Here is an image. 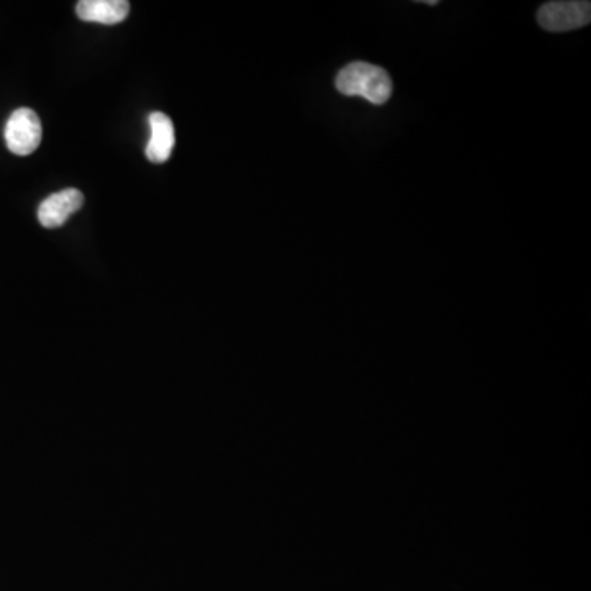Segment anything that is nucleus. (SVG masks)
<instances>
[{"label": "nucleus", "instance_id": "nucleus-1", "mask_svg": "<svg viewBox=\"0 0 591 591\" xmlns=\"http://www.w3.org/2000/svg\"><path fill=\"white\" fill-rule=\"evenodd\" d=\"M335 88L344 96L362 97L375 106H381L390 101L393 83L386 69L365 61H355L340 69L335 78Z\"/></svg>", "mask_w": 591, "mask_h": 591}, {"label": "nucleus", "instance_id": "nucleus-2", "mask_svg": "<svg viewBox=\"0 0 591 591\" xmlns=\"http://www.w3.org/2000/svg\"><path fill=\"white\" fill-rule=\"evenodd\" d=\"M7 148L14 155H32L42 143L43 129L37 112L27 107L12 112L4 130Z\"/></svg>", "mask_w": 591, "mask_h": 591}, {"label": "nucleus", "instance_id": "nucleus-3", "mask_svg": "<svg viewBox=\"0 0 591 591\" xmlns=\"http://www.w3.org/2000/svg\"><path fill=\"white\" fill-rule=\"evenodd\" d=\"M537 20L547 32L562 33L587 27L591 20L590 2H547L537 12Z\"/></svg>", "mask_w": 591, "mask_h": 591}, {"label": "nucleus", "instance_id": "nucleus-4", "mask_svg": "<svg viewBox=\"0 0 591 591\" xmlns=\"http://www.w3.org/2000/svg\"><path fill=\"white\" fill-rule=\"evenodd\" d=\"M84 204V196L78 189H63L51 194L38 207V220L45 229H58L66 220L78 212Z\"/></svg>", "mask_w": 591, "mask_h": 591}, {"label": "nucleus", "instance_id": "nucleus-5", "mask_svg": "<svg viewBox=\"0 0 591 591\" xmlns=\"http://www.w3.org/2000/svg\"><path fill=\"white\" fill-rule=\"evenodd\" d=\"M148 122H150V142L145 155L153 163H165L170 160L171 153L175 150V125L163 112H153Z\"/></svg>", "mask_w": 591, "mask_h": 591}, {"label": "nucleus", "instance_id": "nucleus-6", "mask_svg": "<svg viewBox=\"0 0 591 591\" xmlns=\"http://www.w3.org/2000/svg\"><path fill=\"white\" fill-rule=\"evenodd\" d=\"M76 12L84 22L115 25L127 19L130 4L127 0H83L76 7Z\"/></svg>", "mask_w": 591, "mask_h": 591}]
</instances>
